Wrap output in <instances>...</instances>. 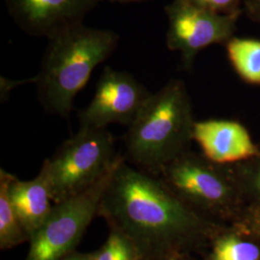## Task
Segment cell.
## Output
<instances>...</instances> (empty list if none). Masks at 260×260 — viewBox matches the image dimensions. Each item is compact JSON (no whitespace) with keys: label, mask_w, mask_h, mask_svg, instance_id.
<instances>
[{"label":"cell","mask_w":260,"mask_h":260,"mask_svg":"<svg viewBox=\"0 0 260 260\" xmlns=\"http://www.w3.org/2000/svg\"><path fill=\"white\" fill-rule=\"evenodd\" d=\"M137 260H172L177 248L204 233V223L162 178L121 156L99 212Z\"/></svg>","instance_id":"6da1fadb"},{"label":"cell","mask_w":260,"mask_h":260,"mask_svg":"<svg viewBox=\"0 0 260 260\" xmlns=\"http://www.w3.org/2000/svg\"><path fill=\"white\" fill-rule=\"evenodd\" d=\"M47 40L34 82L38 99L47 113L68 120L76 94L89 81L93 70L115 51L120 36L112 30L89 27L81 22Z\"/></svg>","instance_id":"7a4b0ae2"},{"label":"cell","mask_w":260,"mask_h":260,"mask_svg":"<svg viewBox=\"0 0 260 260\" xmlns=\"http://www.w3.org/2000/svg\"><path fill=\"white\" fill-rule=\"evenodd\" d=\"M193 107L185 84L171 79L148 102L124 136L126 159L152 175L185 152L193 138Z\"/></svg>","instance_id":"3957f363"},{"label":"cell","mask_w":260,"mask_h":260,"mask_svg":"<svg viewBox=\"0 0 260 260\" xmlns=\"http://www.w3.org/2000/svg\"><path fill=\"white\" fill-rule=\"evenodd\" d=\"M119 156L107 128H79L43 164L51 201L59 204L83 192L105 176Z\"/></svg>","instance_id":"277c9868"},{"label":"cell","mask_w":260,"mask_h":260,"mask_svg":"<svg viewBox=\"0 0 260 260\" xmlns=\"http://www.w3.org/2000/svg\"><path fill=\"white\" fill-rule=\"evenodd\" d=\"M121 157L94 184L53 206L46 222L30 237L25 260L65 259L99 212L103 194Z\"/></svg>","instance_id":"5b68a950"},{"label":"cell","mask_w":260,"mask_h":260,"mask_svg":"<svg viewBox=\"0 0 260 260\" xmlns=\"http://www.w3.org/2000/svg\"><path fill=\"white\" fill-rule=\"evenodd\" d=\"M168 17L166 45L180 54L182 68L190 71L197 55L206 47L225 45L234 36L240 14L221 15L202 9L190 0H172Z\"/></svg>","instance_id":"8992f818"},{"label":"cell","mask_w":260,"mask_h":260,"mask_svg":"<svg viewBox=\"0 0 260 260\" xmlns=\"http://www.w3.org/2000/svg\"><path fill=\"white\" fill-rule=\"evenodd\" d=\"M151 93L126 72L106 67L95 87L92 102L78 112L79 128H106L111 123L129 126Z\"/></svg>","instance_id":"52a82bcc"},{"label":"cell","mask_w":260,"mask_h":260,"mask_svg":"<svg viewBox=\"0 0 260 260\" xmlns=\"http://www.w3.org/2000/svg\"><path fill=\"white\" fill-rule=\"evenodd\" d=\"M209 159L182 153L160 172L162 179L177 196L200 205L223 204L232 194L230 180Z\"/></svg>","instance_id":"ba28073f"},{"label":"cell","mask_w":260,"mask_h":260,"mask_svg":"<svg viewBox=\"0 0 260 260\" xmlns=\"http://www.w3.org/2000/svg\"><path fill=\"white\" fill-rule=\"evenodd\" d=\"M9 15L30 36L49 38L83 19L100 0H5Z\"/></svg>","instance_id":"9c48e42d"},{"label":"cell","mask_w":260,"mask_h":260,"mask_svg":"<svg viewBox=\"0 0 260 260\" xmlns=\"http://www.w3.org/2000/svg\"><path fill=\"white\" fill-rule=\"evenodd\" d=\"M193 138L205 157L220 165L250 160L260 154L249 131L236 121H195Z\"/></svg>","instance_id":"30bf717a"},{"label":"cell","mask_w":260,"mask_h":260,"mask_svg":"<svg viewBox=\"0 0 260 260\" xmlns=\"http://www.w3.org/2000/svg\"><path fill=\"white\" fill-rule=\"evenodd\" d=\"M8 192L19 223L30 239L46 222L53 208L44 171L41 169L38 177L28 181L19 180L12 175Z\"/></svg>","instance_id":"8fae6325"},{"label":"cell","mask_w":260,"mask_h":260,"mask_svg":"<svg viewBox=\"0 0 260 260\" xmlns=\"http://www.w3.org/2000/svg\"><path fill=\"white\" fill-rule=\"evenodd\" d=\"M228 58L243 81L260 85V40L233 36L225 44Z\"/></svg>","instance_id":"7c38bea8"},{"label":"cell","mask_w":260,"mask_h":260,"mask_svg":"<svg viewBox=\"0 0 260 260\" xmlns=\"http://www.w3.org/2000/svg\"><path fill=\"white\" fill-rule=\"evenodd\" d=\"M11 176L3 169L0 170V247L2 250L11 249L29 240L10 201L8 188Z\"/></svg>","instance_id":"4fadbf2b"},{"label":"cell","mask_w":260,"mask_h":260,"mask_svg":"<svg viewBox=\"0 0 260 260\" xmlns=\"http://www.w3.org/2000/svg\"><path fill=\"white\" fill-rule=\"evenodd\" d=\"M260 249L253 243L235 236H223L215 242L211 260H259Z\"/></svg>","instance_id":"5bb4252c"},{"label":"cell","mask_w":260,"mask_h":260,"mask_svg":"<svg viewBox=\"0 0 260 260\" xmlns=\"http://www.w3.org/2000/svg\"><path fill=\"white\" fill-rule=\"evenodd\" d=\"M128 242L119 233L112 232L102 251L93 254V260H135Z\"/></svg>","instance_id":"9a60e30c"},{"label":"cell","mask_w":260,"mask_h":260,"mask_svg":"<svg viewBox=\"0 0 260 260\" xmlns=\"http://www.w3.org/2000/svg\"><path fill=\"white\" fill-rule=\"evenodd\" d=\"M194 5L221 15L241 14L244 0H190Z\"/></svg>","instance_id":"2e32d148"},{"label":"cell","mask_w":260,"mask_h":260,"mask_svg":"<svg viewBox=\"0 0 260 260\" xmlns=\"http://www.w3.org/2000/svg\"><path fill=\"white\" fill-rule=\"evenodd\" d=\"M252 159L254 162L246 169L245 176L251 191L260 197V154Z\"/></svg>","instance_id":"e0dca14e"},{"label":"cell","mask_w":260,"mask_h":260,"mask_svg":"<svg viewBox=\"0 0 260 260\" xmlns=\"http://www.w3.org/2000/svg\"><path fill=\"white\" fill-rule=\"evenodd\" d=\"M244 4L249 17L260 23V0H244Z\"/></svg>","instance_id":"ac0fdd59"},{"label":"cell","mask_w":260,"mask_h":260,"mask_svg":"<svg viewBox=\"0 0 260 260\" xmlns=\"http://www.w3.org/2000/svg\"><path fill=\"white\" fill-rule=\"evenodd\" d=\"M251 229L260 236V209L255 211L251 217Z\"/></svg>","instance_id":"d6986e66"},{"label":"cell","mask_w":260,"mask_h":260,"mask_svg":"<svg viewBox=\"0 0 260 260\" xmlns=\"http://www.w3.org/2000/svg\"><path fill=\"white\" fill-rule=\"evenodd\" d=\"M64 260H93V254H75L66 257Z\"/></svg>","instance_id":"ffe728a7"},{"label":"cell","mask_w":260,"mask_h":260,"mask_svg":"<svg viewBox=\"0 0 260 260\" xmlns=\"http://www.w3.org/2000/svg\"><path fill=\"white\" fill-rule=\"evenodd\" d=\"M100 1H103V0H100ZM107 1H111V2H118V3H122V4H127V3L145 2V1H149V0H107Z\"/></svg>","instance_id":"44dd1931"},{"label":"cell","mask_w":260,"mask_h":260,"mask_svg":"<svg viewBox=\"0 0 260 260\" xmlns=\"http://www.w3.org/2000/svg\"><path fill=\"white\" fill-rule=\"evenodd\" d=\"M172 260H175V259H172Z\"/></svg>","instance_id":"7402d4cb"}]
</instances>
